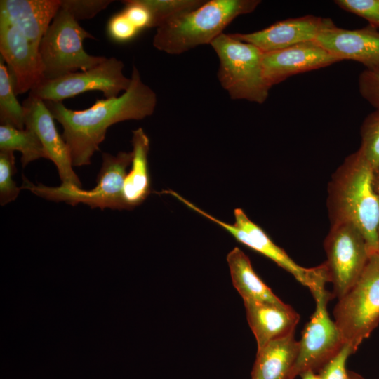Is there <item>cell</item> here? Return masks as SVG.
I'll return each mask as SVG.
<instances>
[{
  "mask_svg": "<svg viewBox=\"0 0 379 379\" xmlns=\"http://www.w3.org/2000/svg\"><path fill=\"white\" fill-rule=\"evenodd\" d=\"M324 248L328 282L333 284V296L338 300L357 281L371 254L362 234L350 223L331 225Z\"/></svg>",
  "mask_w": 379,
  "mask_h": 379,
  "instance_id": "obj_10",
  "label": "cell"
},
{
  "mask_svg": "<svg viewBox=\"0 0 379 379\" xmlns=\"http://www.w3.org/2000/svg\"><path fill=\"white\" fill-rule=\"evenodd\" d=\"M44 102L54 119L62 126V137L69 148L73 166H82L91 164L111 126L151 116L157 99L133 66L128 88L117 98L98 99L83 110L68 109L62 102Z\"/></svg>",
  "mask_w": 379,
  "mask_h": 379,
  "instance_id": "obj_1",
  "label": "cell"
},
{
  "mask_svg": "<svg viewBox=\"0 0 379 379\" xmlns=\"http://www.w3.org/2000/svg\"><path fill=\"white\" fill-rule=\"evenodd\" d=\"M301 379H321L319 375L311 371H305L300 375Z\"/></svg>",
  "mask_w": 379,
  "mask_h": 379,
  "instance_id": "obj_34",
  "label": "cell"
},
{
  "mask_svg": "<svg viewBox=\"0 0 379 379\" xmlns=\"http://www.w3.org/2000/svg\"><path fill=\"white\" fill-rule=\"evenodd\" d=\"M373 185L375 190L379 197V166L373 170ZM379 235V230H378Z\"/></svg>",
  "mask_w": 379,
  "mask_h": 379,
  "instance_id": "obj_33",
  "label": "cell"
},
{
  "mask_svg": "<svg viewBox=\"0 0 379 379\" xmlns=\"http://www.w3.org/2000/svg\"><path fill=\"white\" fill-rule=\"evenodd\" d=\"M202 0H143L152 17V27L158 28L168 20L194 10Z\"/></svg>",
  "mask_w": 379,
  "mask_h": 379,
  "instance_id": "obj_24",
  "label": "cell"
},
{
  "mask_svg": "<svg viewBox=\"0 0 379 379\" xmlns=\"http://www.w3.org/2000/svg\"><path fill=\"white\" fill-rule=\"evenodd\" d=\"M111 0H62L61 8L67 10L76 20H89L105 9Z\"/></svg>",
  "mask_w": 379,
  "mask_h": 379,
  "instance_id": "obj_29",
  "label": "cell"
},
{
  "mask_svg": "<svg viewBox=\"0 0 379 379\" xmlns=\"http://www.w3.org/2000/svg\"><path fill=\"white\" fill-rule=\"evenodd\" d=\"M15 173L13 152L0 150V204L1 206L15 200L20 189L13 179Z\"/></svg>",
  "mask_w": 379,
  "mask_h": 379,
  "instance_id": "obj_26",
  "label": "cell"
},
{
  "mask_svg": "<svg viewBox=\"0 0 379 379\" xmlns=\"http://www.w3.org/2000/svg\"><path fill=\"white\" fill-rule=\"evenodd\" d=\"M219 58L218 79L233 100L262 104L271 87L262 69V55L255 46L222 33L210 44Z\"/></svg>",
  "mask_w": 379,
  "mask_h": 379,
  "instance_id": "obj_4",
  "label": "cell"
},
{
  "mask_svg": "<svg viewBox=\"0 0 379 379\" xmlns=\"http://www.w3.org/2000/svg\"><path fill=\"white\" fill-rule=\"evenodd\" d=\"M107 33L114 41L119 43L133 40L140 32L123 11L112 15L107 23Z\"/></svg>",
  "mask_w": 379,
  "mask_h": 379,
  "instance_id": "obj_30",
  "label": "cell"
},
{
  "mask_svg": "<svg viewBox=\"0 0 379 379\" xmlns=\"http://www.w3.org/2000/svg\"><path fill=\"white\" fill-rule=\"evenodd\" d=\"M234 287L244 300L281 303V301L254 271L248 257L238 247L227 256Z\"/></svg>",
  "mask_w": 379,
  "mask_h": 379,
  "instance_id": "obj_21",
  "label": "cell"
},
{
  "mask_svg": "<svg viewBox=\"0 0 379 379\" xmlns=\"http://www.w3.org/2000/svg\"><path fill=\"white\" fill-rule=\"evenodd\" d=\"M0 53L11 75L16 95L31 91L44 80L39 49L0 15Z\"/></svg>",
  "mask_w": 379,
  "mask_h": 379,
  "instance_id": "obj_12",
  "label": "cell"
},
{
  "mask_svg": "<svg viewBox=\"0 0 379 379\" xmlns=\"http://www.w3.org/2000/svg\"><path fill=\"white\" fill-rule=\"evenodd\" d=\"M341 9L366 20L369 25L379 29V0H336Z\"/></svg>",
  "mask_w": 379,
  "mask_h": 379,
  "instance_id": "obj_28",
  "label": "cell"
},
{
  "mask_svg": "<svg viewBox=\"0 0 379 379\" xmlns=\"http://www.w3.org/2000/svg\"><path fill=\"white\" fill-rule=\"evenodd\" d=\"M299 347V341L292 334L257 350L251 379H293Z\"/></svg>",
  "mask_w": 379,
  "mask_h": 379,
  "instance_id": "obj_19",
  "label": "cell"
},
{
  "mask_svg": "<svg viewBox=\"0 0 379 379\" xmlns=\"http://www.w3.org/2000/svg\"><path fill=\"white\" fill-rule=\"evenodd\" d=\"M124 63L116 58L104 61L86 71L68 74L58 79L43 80L34 87L29 95L44 101L62 100L88 91H100L105 98L118 97L126 91L131 78L123 73Z\"/></svg>",
  "mask_w": 379,
  "mask_h": 379,
  "instance_id": "obj_11",
  "label": "cell"
},
{
  "mask_svg": "<svg viewBox=\"0 0 379 379\" xmlns=\"http://www.w3.org/2000/svg\"><path fill=\"white\" fill-rule=\"evenodd\" d=\"M361 97L375 109L379 108V72L364 69L358 77Z\"/></svg>",
  "mask_w": 379,
  "mask_h": 379,
  "instance_id": "obj_32",
  "label": "cell"
},
{
  "mask_svg": "<svg viewBox=\"0 0 379 379\" xmlns=\"http://www.w3.org/2000/svg\"><path fill=\"white\" fill-rule=\"evenodd\" d=\"M102 163L97 178V184L91 190L65 187H48L34 185L25 177L21 189L53 201H63L72 206L84 204L91 208L125 209L123 187L126 168L132 161V152H119L116 155L102 154Z\"/></svg>",
  "mask_w": 379,
  "mask_h": 379,
  "instance_id": "obj_7",
  "label": "cell"
},
{
  "mask_svg": "<svg viewBox=\"0 0 379 379\" xmlns=\"http://www.w3.org/2000/svg\"><path fill=\"white\" fill-rule=\"evenodd\" d=\"M334 25L331 18L307 15L279 21L254 32L231 34L238 40L255 46L265 53L314 41L321 31Z\"/></svg>",
  "mask_w": 379,
  "mask_h": 379,
  "instance_id": "obj_14",
  "label": "cell"
},
{
  "mask_svg": "<svg viewBox=\"0 0 379 379\" xmlns=\"http://www.w3.org/2000/svg\"><path fill=\"white\" fill-rule=\"evenodd\" d=\"M0 150L18 151L23 167L40 158L47 159L37 135L28 128L19 129L10 125L0 126Z\"/></svg>",
  "mask_w": 379,
  "mask_h": 379,
  "instance_id": "obj_22",
  "label": "cell"
},
{
  "mask_svg": "<svg viewBox=\"0 0 379 379\" xmlns=\"http://www.w3.org/2000/svg\"><path fill=\"white\" fill-rule=\"evenodd\" d=\"M25 126L39 138L46 152L47 159L55 165L61 185L81 188L82 184L73 170L69 148L58 133L50 110L45 102L31 96L23 101Z\"/></svg>",
  "mask_w": 379,
  "mask_h": 379,
  "instance_id": "obj_13",
  "label": "cell"
},
{
  "mask_svg": "<svg viewBox=\"0 0 379 379\" xmlns=\"http://www.w3.org/2000/svg\"><path fill=\"white\" fill-rule=\"evenodd\" d=\"M121 2L124 5L122 11L140 31L152 27V14L143 0H126Z\"/></svg>",
  "mask_w": 379,
  "mask_h": 379,
  "instance_id": "obj_31",
  "label": "cell"
},
{
  "mask_svg": "<svg viewBox=\"0 0 379 379\" xmlns=\"http://www.w3.org/2000/svg\"><path fill=\"white\" fill-rule=\"evenodd\" d=\"M11 75L0 60V121L1 124L10 125L19 129L25 128V110L16 98Z\"/></svg>",
  "mask_w": 379,
  "mask_h": 379,
  "instance_id": "obj_23",
  "label": "cell"
},
{
  "mask_svg": "<svg viewBox=\"0 0 379 379\" xmlns=\"http://www.w3.org/2000/svg\"><path fill=\"white\" fill-rule=\"evenodd\" d=\"M333 316L344 343L355 352L379 324V252L370 255L357 281L338 299Z\"/></svg>",
  "mask_w": 379,
  "mask_h": 379,
  "instance_id": "obj_6",
  "label": "cell"
},
{
  "mask_svg": "<svg viewBox=\"0 0 379 379\" xmlns=\"http://www.w3.org/2000/svg\"><path fill=\"white\" fill-rule=\"evenodd\" d=\"M368 25L346 29L335 25L321 31L314 41L340 60H352L366 69L379 72V31Z\"/></svg>",
  "mask_w": 379,
  "mask_h": 379,
  "instance_id": "obj_16",
  "label": "cell"
},
{
  "mask_svg": "<svg viewBox=\"0 0 379 379\" xmlns=\"http://www.w3.org/2000/svg\"><path fill=\"white\" fill-rule=\"evenodd\" d=\"M131 144L132 165L123 187V199L127 210L140 205L151 192L148 168L149 138L142 128L133 131Z\"/></svg>",
  "mask_w": 379,
  "mask_h": 379,
  "instance_id": "obj_20",
  "label": "cell"
},
{
  "mask_svg": "<svg viewBox=\"0 0 379 379\" xmlns=\"http://www.w3.org/2000/svg\"><path fill=\"white\" fill-rule=\"evenodd\" d=\"M86 39L94 37L67 10L60 8L39 45L44 80L86 71L104 61L105 57L91 55L84 51Z\"/></svg>",
  "mask_w": 379,
  "mask_h": 379,
  "instance_id": "obj_5",
  "label": "cell"
},
{
  "mask_svg": "<svg viewBox=\"0 0 379 379\" xmlns=\"http://www.w3.org/2000/svg\"><path fill=\"white\" fill-rule=\"evenodd\" d=\"M354 351L345 344L339 352L328 361L317 373L321 379H356L357 373L347 371L346 361Z\"/></svg>",
  "mask_w": 379,
  "mask_h": 379,
  "instance_id": "obj_27",
  "label": "cell"
},
{
  "mask_svg": "<svg viewBox=\"0 0 379 379\" xmlns=\"http://www.w3.org/2000/svg\"><path fill=\"white\" fill-rule=\"evenodd\" d=\"M247 321L256 342L257 350L268 343L294 334L299 314L284 302L271 303L244 300Z\"/></svg>",
  "mask_w": 379,
  "mask_h": 379,
  "instance_id": "obj_17",
  "label": "cell"
},
{
  "mask_svg": "<svg viewBox=\"0 0 379 379\" xmlns=\"http://www.w3.org/2000/svg\"><path fill=\"white\" fill-rule=\"evenodd\" d=\"M374 168L358 149L333 173L328 188L331 225L350 223L364 237L370 254L379 252V197Z\"/></svg>",
  "mask_w": 379,
  "mask_h": 379,
  "instance_id": "obj_2",
  "label": "cell"
},
{
  "mask_svg": "<svg viewBox=\"0 0 379 379\" xmlns=\"http://www.w3.org/2000/svg\"><path fill=\"white\" fill-rule=\"evenodd\" d=\"M161 194L174 197L190 209L222 227L237 241L270 258L310 289L315 285L323 274V264L312 268H305L298 265L284 250L272 241L259 225L251 220L241 208L234 209V224H228L201 210L171 190H163Z\"/></svg>",
  "mask_w": 379,
  "mask_h": 379,
  "instance_id": "obj_9",
  "label": "cell"
},
{
  "mask_svg": "<svg viewBox=\"0 0 379 379\" xmlns=\"http://www.w3.org/2000/svg\"><path fill=\"white\" fill-rule=\"evenodd\" d=\"M326 279H320L310 289L316 308L305 326L299 340L298 355L292 371L293 379L307 371L317 373L345 344L327 310L328 302L333 296L332 293L326 290Z\"/></svg>",
  "mask_w": 379,
  "mask_h": 379,
  "instance_id": "obj_8",
  "label": "cell"
},
{
  "mask_svg": "<svg viewBox=\"0 0 379 379\" xmlns=\"http://www.w3.org/2000/svg\"><path fill=\"white\" fill-rule=\"evenodd\" d=\"M361 146L359 148L373 168L379 166V108L364 119L361 128Z\"/></svg>",
  "mask_w": 379,
  "mask_h": 379,
  "instance_id": "obj_25",
  "label": "cell"
},
{
  "mask_svg": "<svg viewBox=\"0 0 379 379\" xmlns=\"http://www.w3.org/2000/svg\"><path fill=\"white\" fill-rule=\"evenodd\" d=\"M356 379H364V378L362 376H361L360 375L357 374V377H356Z\"/></svg>",
  "mask_w": 379,
  "mask_h": 379,
  "instance_id": "obj_35",
  "label": "cell"
},
{
  "mask_svg": "<svg viewBox=\"0 0 379 379\" xmlns=\"http://www.w3.org/2000/svg\"><path fill=\"white\" fill-rule=\"evenodd\" d=\"M341 61L314 40L262 55L265 79L272 88L288 77Z\"/></svg>",
  "mask_w": 379,
  "mask_h": 379,
  "instance_id": "obj_15",
  "label": "cell"
},
{
  "mask_svg": "<svg viewBox=\"0 0 379 379\" xmlns=\"http://www.w3.org/2000/svg\"><path fill=\"white\" fill-rule=\"evenodd\" d=\"M258 0H210L182 13L158 28L153 46L168 54L177 55L197 46L211 44L238 16L252 13Z\"/></svg>",
  "mask_w": 379,
  "mask_h": 379,
  "instance_id": "obj_3",
  "label": "cell"
},
{
  "mask_svg": "<svg viewBox=\"0 0 379 379\" xmlns=\"http://www.w3.org/2000/svg\"><path fill=\"white\" fill-rule=\"evenodd\" d=\"M62 0H1L0 15L16 26L38 49Z\"/></svg>",
  "mask_w": 379,
  "mask_h": 379,
  "instance_id": "obj_18",
  "label": "cell"
}]
</instances>
